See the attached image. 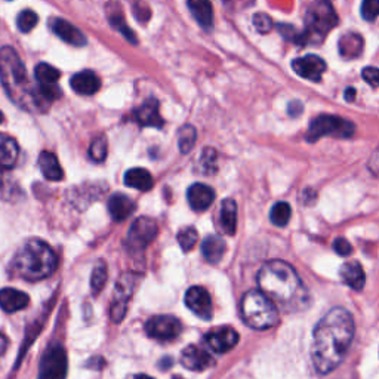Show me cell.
<instances>
[{"label": "cell", "instance_id": "obj_36", "mask_svg": "<svg viewBox=\"0 0 379 379\" xmlns=\"http://www.w3.org/2000/svg\"><path fill=\"white\" fill-rule=\"evenodd\" d=\"M39 23V16L34 11L26 9L16 18V26L23 33H30Z\"/></svg>", "mask_w": 379, "mask_h": 379}, {"label": "cell", "instance_id": "obj_42", "mask_svg": "<svg viewBox=\"0 0 379 379\" xmlns=\"http://www.w3.org/2000/svg\"><path fill=\"white\" fill-rule=\"evenodd\" d=\"M132 9H133L135 16L141 23H146L150 18V8L143 2V0H132Z\"/></svg>", "mask_w": 379, "mask_h": 379}, {"label": "cell", "instance_id": "obj_27", "mask_svg": "<svg viewBox=\"0 0 379 379\" xmlns=\"http://www.w3.org/2000/svg\"><path fill=\"white\" fill-rule=\"evenodd\" d=\"M19 147L14 138L0 133V168H14L18 162Z\"/></svg>", "mask_w": 379, "mask_h": 379}, {"label": "cell", "instance_id": "obj_16", "mask_svg": "<svg viewBox=\"0 0 379 379\" xmlns=\"http://www.w3.org/2000/svg\"><path fill=\"white\" fill-rule=\"evenodd\" d=\"M181 365L193 372H203L215 365L212 355L196 345H188L181 353Z\"/></svg>", "mask_w": 379, "mask_h": 379}, {"label": "cell", "instance_id": "obj_13", "mask_svg": "<svg viewBox=\"0 0 379 379\" xmlns=\"http://www.w3.org/2000/svg\"><path fill=\"white\" fill-rule=\"evenodd\" d=\"M292 69L299 77L311 82H320L326 71V63L323 58L317 55H305L303 58H295Z\"/></svg>", "mask_w": 379, "mask_h": 379}, {"label": "cell", "instance_id": "obj_48", "mask_svg": "<svg viewBox=\"0 0 379 379\" xmlns=\"http://www.w3.org/2000/svg\"><path fill=\"white\" fill-rule=\"evenodd\" d=\"M344 98L347 99L348 103L354 101V99H355V89L354 88H347L345 89V94H344Z\"/></svg>", "mask_w": 379, "mask_h": 379}, {"label": "cell", "instance_id": "obj_43", "mask_svg": "<svg viewBox=\"0 0 379 379\" xmlns=\"http://www.w3.org/2000/svg\"><path fill=\"white\" fill-rule=\"evenodd\" d=\"M362 77L365 79V81L369 85H372L375 88H379V69H376V67H366L362 71Z\"/></svg>", "mask_w": 379, "mask_h": 379}, {"label": "cell", "instance_id": "obj_20", "mask_svg": "<svg viewBox=\"0 0 379 379\" xmlns=\"http://www.w3.org/2000/svg\"><path fill=\"white\" fill-rule=\"evenodd\" d=\"M30 304V298L27 293L14 289V288H5L0 290V308L5 313H16L27 308Z\"/></svg>", "mask_w": 379, "mask_h": 379}, {"label": "cell", "instance_id": "obj_24", "mask_svg": "<svg viewBox=\"0 0 379 379\" xmlns=\"http://www.w3.org/2000/svg\"><path fill=\"white\" fill-rule=\"evenodd\" d=\"M339 274H341L343 282L354 290H362L365 283H366L365 271H363L362 266L355 261L345 263L341 267V271H339Z\"/></svg>", "mask_w": 379, "mask_h": 379}, {"label": "cell", "instance_id": "obj_11", "mask_svg": "<svg viewBox=\"0 0 379 379\" xmlns=\"http://www.w3.org/2000/svg\"><path fill=\"white\" fill-rule=\"evenodd\" d=\"M59 76H61L59 71L46 63L39 64L34 69V77L39 84V94H41L42 98L49 103L55 101V99L58 98H61L63 95L61 88L58 86Z\"/></svg>", "mask_w": 379, "mask_h": 379}, {"label": "cell", "instance_id": "obj_46", "mask_svg": "<svg viewBox=\"0 0 379 379\" xmlns=\"http://www.w3.org/2000/svg\"><path fill=\"white\" fill-rule=\"evenodd\" d=\"M301 113H303V104L301 103H299V101H293V103L289 104V114L292 117H295L298 114H301Z\"/></svg>", "mask_w": 379, "mask_h": 379}, {"label": "cell", "instance_id": "obj_6", "mask_svg": "<svg viewBox=\"0 0 379 379\" xmlns=\"http://www.w3.org/2000/svg\"><path fill=\"white\" fill-rule=\"evenodd\" d=\"M305 29L301 33L304 44H320L330 30L338 26V15L329 0H314L304 16Z\"/></svg>", "mask_w": 379, "mask_h": 379}, {"label": "cell", "instance_id": "obj_14", "mask_svg": "<svg viewBox=\"0 0 379 379\" xmlns=\"http://www.w3.org/2000/svg\"><path fill=\"white\" fill-rule=\"evenodd\" d=\"M186 305L190 311H193L197 317L203 320H211L213 307L209 292L202 286H193L186 293Z\"/></svg>", "mask_w": 379, "mask_h": 379}, {"label": "cell", "instance_id": "obj_30", "mask_svg": "<svg viewBox=\"0 0 379 379\" xmlns=\"http://www.w3.org/2000/svg\"><path fill=\"white\" fill-rule=\"evenodd\" d=\"M339 54L345 59H353L363 52V39L360 34L348 33L339 39Z\"/></svg>", "mask_w": 379, "mask_h": 379}, {"label": "cell", "instance_id": "obj_35", "mask_svg": "<svg viewBox=\"0 0 379 379\" xmlns=\"http://www.w3.org/2000/svg\"><path fill=\"white\" fill-rule=\"evenodd\" d=\"M18 191L19 190L11 179V176L0 171V201H12V198H16Z\"/></svg>", "mask_w": 379, "mask_h": 379}, {"label": "cell", "instance_id": "obj_23", "mask_svg": "<svg viewBox=\"0 0 379 379\" xmlns=\"http://www.w3.org/2000/svg\"><path fill=\"white\" fill-rule=\"evenodd\" d=\"M187 5L196 21L205 30L213 27V8L209 0H187Z\"/></svg>", "mask_w": 379, "mask_h": 379}, {"label": "cell", "instance_id": "obj_26", "mask_svg": "<svg viewBox=\"0 0 379 379\" xmlns=\"http://www.w3.org/2000/svg\"><path fill=\"white\" fill-rule=\"evenodd\" d=\"M227 245L219 236H208L202 243V253L205 259L211 264H218L226 255Z\"/></svg>", "mask_w": 379, "mask_h": 379}, {"label": "cell", "instance_id": "obj_25", "mask_svg": "<svg viewBox=\"0 0 379 379\" xmlns=\"http://www.w3.org/2000/svg\"><path fill=\"white\" fill-rule=\"evenodd\" d=\"M39 168H41L48 181H61L64 178V171L61 165H59L56 156L51 151H44L39 156Z\"/></svg>", "mask_w": 379, "mask_h": 379}, {"label": "cell", "instance_id": "obj_44", "mask_svg": "<svg viewBox=\"0 0 379 379\" xmlns=\"http://www.w3.org/2000/svg\"><path fill=\"white\" fill-rule=\"evenodd\" d=\"M333 251L339 255V256H348L353 252L351 245L345 241L343 237H338L336 241L333 242Z\"/></svg>", "mask_w": 379, "mask_h": 379}, {"label": "cell", "instance_id": "obj_29", "mask_svg": "<svg viewBox=\"0 0 379 379\" xmlns=\"http://www.w3.org/2000/svg\"><path fill=\"white\" fill-rule=\"evenodd\" d=\"M219 226L221 230L228 234L234 236L237 228V205L231 198H226L221 203V211H219Z\"/></svg>", "mask_w": 379, "mask_h": 379}, {"label": "cell", "instance_id": "obj_2", "mask_svg": "<svg viewBox=\"0 0 379 379\" xmlns=\"http://www.w3.org/2000/svg\"><path fill=\"white\" fill-rule=\"evenodd\" d=\"M259 290L285 311H298L307 305L308 290L293 267L283 261H270L258 273Z\"/></svg>", "mask_w": 379, "mask_h": 379}, {"label": "cell", "instance_id": "obj_22", "mask_svg": "<svg viewBox=\"0 0 379 379\" xmlns=\"http://www.w3.org/2000/svg\"><path fill=\"white\" fill-rule=\"evenodd\" d=\"M135 211L132 198L122 193H116L108 198V212L116 223H122L128 219Z\"/></svg>", "mask_w": 379, "mask_h": 379}, {"label": "cell", "instance_id": "obj_9", "mask_svg": "<svg viewBox=\"0 0 379 379\" xmlns=\"http://www.w3.org/2000/svg\"><path fill=\"white\" fill-rule=\"evenodd\" d=\"M157 233H158V227L154 219L147 218V216L138 218L129 228L128 238H126L128 248L132 251L146 249L157 237Z\"/></svg>", "mask_w": 379, "mask_h": 379}, {"label": "cell", "instance_id": "obj_49", "mask_svg": "<svg viewBox=\"0 0 379 379\" xmlns=\"http://www.w3.org/2000/svg\"><path fill=\"white\" fill-rule=\"evenodd\" d=\"M135 379H154V378H151L148 375H138V376H135Z\"/></svg>", "mask_w": 379, "mask_h": 379}, {"label": "cell", "instance_id": "obj_39", "mask_svg": "<svg viewBox=\"0 0 379 379\" xmlns=\"http://www.w3.org/2000/svg\"><path fill=\"white\" fill-rule=\"evenodd\" d=\"M362 16L366 21H375L379 16V0H363L362 4Z\"/></svg>", "mask_w": 379, "mask_h": 379}, {"label": "cell", "instance_id": "obj_5", "mask_svg": "<svg viewBox=\"0 0 379 379\" xmlns=\"http://www.w3.org/2000/svg\"><path fill=\"white\" fill-rule=\"evenodd\" d=\"M243 322L256 330H267L278 323V310L261 290H249L241 304Z\"/></svg>", "mask_w": 379, "mask_h": 379}, {"label": "cell", "instance_id": "obj_38", "mask_svg": "<svg viewBox=\"0 0 379 379\" xmlns=\"http://www.w3.org/2000/svg\"><path fill=\"white\" fill-rule=\"evenodd\" d=\"M110 24H111V27H114L118 33H122V36L126 37L131 44H133V45L138 44V41H136V37H135L133 31L128 27L126 21H125L123 16H122L121 14H114L113 16H110Z\"/></svg>", "mask_w": 379, "mask_h": 379}, {"label": "cell", "instance_id": "obj_10", "mask_svg": "<svg viewBox=\"0 0 379 379\" xmlns=\"http://www.w3.org/2000/svg\"><path fill=\"white\" fill-rule=\"evenodd\" d=\"M146 332L158 341H172L183 332V325L173 315H154L146 323Z\"/></svg>", "mask_w": 379, "mask_h": 379}, {"label": "cell", "instance_id": "obj_17", "mask_svg": "<svg viewBox=\"0 0 379 379\" xmlns=\"http://www.w3.org/2000/svg\"><path fill=\"white\" fill-rule=\"evenodd\" d=\"M51 29L59 39H61V41H64L69 45L81 48V46H85L88 44L85 34L81 30H79L77 27H74L71 23L66 21V19H63V18L52 19Z\"/></svg>", "mask_w": 379, "mask_h": 379}, {"label": "cell", "instance_id": "obj_28", "mask_svg": "<svg viewBox=\"0 0 379 379\" xmlns=\"http://www.w3.org/2000/svg\"><path fill=\"white\" fill-rule=\"evenodd\" d=\"M125 184L139 191H148L153 188V175L144 168H132L125 173Z\"/></svg>", "mask_w": 379, "mask_h": 379}, {"label": "cell", "instance_id": "obj_47", "mask_svg": "<svg viewBox=\"0 0 379 379\" xmlns=\"http://www.w3.org/2000/svg\"><path fill=\"white\" fill-rule=\"evenodd\" d=\"M6 348H8V339L2 332H0V355L5 354Z\"/></svg>", "mask_w": 379, "mask_h": 379}, {"label": "cell", "instance_id": "obj_12", "mask_svg": "<svg viewBox=\"0 0 379 379\" xmlns=\"http://www.w3.org/2000/svg\"><path fill=\"white\" fill-rule=\"evenodd\" d=\"M135 276L133 274H126L123 276L121 281H118L117 286H116V293L113 298V304H111V318L118 323L123 320V317L126 315V310H128V301L129 298L133 292L135 288Z\"/></svg>", "mask_w": 379, "mask_h": 379}, {"label": "cell", "instance_id": "obj_4", "mask_svg": "<svg viewBox=\"0 0 379 379\" xmlns=\"http://www.w3.org/2000/svg\"><path fill=\"white\" fill-rule=\"evenodd\" d=\"M58 264L54 249L37 238L26 242L12 259L14 273L29 282H39L49 277Z\"/></svg>", "mask_w": 379, "mask_h": 379}, {"label": "cell", "instance_id": "obj_50", "mask_svg": "<svg viewBox=\"0 0 379 379\" xmlns=\"http://www.w3.org/2000/svg\"><path fill=\"white\" fill-rule=\"evenodd\" d=\"M4 118H5V117H4V113H2V111H0V123H2V122H4Z\"/></svg>", "mask_w": 379, "mask_h": 379}, {"label": "cell", "instance_id": "obj_31", "mask_svg": "<svg viewBox=\"0 0 379 379\" xmlns=\"http://www.w3.org/2000/svg\"><path fill=\"white\" fill-rule=\"evenodd\" d=\"M292 215V209L289 203L278 202L271 208L270 212V221L277 227H285L289 224V219Z\"/></svg>", "mask_w": 379, "mask_h": 379}, {"label": "cell", "instance_id": "obj_32", "mask_svg": "<svg viewBox=\"0 0 379 379\" xmlns=\"http://www.w3.org/2000/svg\"><path fill=\"white\" fill-rule=\"evenodd\" d=\"M107 278H108V271H107V266L104 261H99L94 271H92V277H91V289L95 295H98L99 292H103L106 283H107Z\"/></svg>", "mask_w": 379, "mask_h": 379}, {"label": "cell", "instance_id": "obj_37", "mask_svg": "<svg viewBox=\"0 0 379 379\" xmlns=\"http://www.w3.org/2000/svg\"><path fill=\"white\" fill-rule=\"evenodd\" d=\"M178 243L184 252L193 251L197 243V231L194 227H186L178 233Z\"/></svg>", "mask_w": 379, "mask_h": 379}, {"label": "cell", "instance_id": "obj_15", "mask_svg": "<svg viewBox=\"0 0 379 379\" xmlns=\"http://www.w3.org/2000/svg\"><path fill=\"white\" fill-rule=\"evenodd\" d=\"M205 341L212 351L227 353L237 345L238 333L233 328L224 326V328L213 329L209 333H206Z\"/></svg>", "mask_w": 379, "mask_h": 379}, {"label": "cell", "instance_id": "obj_1", "mask_svg": "<svg viewBox=\"0 0 379 379\" xmlns=\"http://www.w3.org/2000/svg\"><path fill=\"white\" fill-rule=\"evenodd\" d=\"M354 320L344 308L330 310L317 323L313 335L311 358L318 373L326 375L335 370L353 343Z\"/></svg>", "mask_w": 379, "mask_h": 379}, {"label": "cell", "instance_id": "obj_45", "mask_svg": "<svg viewBox=\"0 0 379 379\" xmlns=\"http://www.w3.org/2000/svg\"><path fill=\"white\" fill-rule=\"evenodd\" d=\"M369 169L379 176V148L373 153L372 158H370V162H369Z\"/></svg>", "mask_w": 379, "mask_h": 379}, {"label": "cell", "instance_id": "obj_3", "mask_svg": "<svg viewBox=\"0 0 379 379\" xmlns=\"http://www.w3.org/2000/svg\"><path fill=\"white\" fill-rule=\"evenodd\" d=\"M0 81L16 106L26 110L41 108L37 95L30 86L26 66L11 46L0 49Z\"/></svg>", "mask_w": 379, "mask_h": 379}, {"label": "cell", "instance_id": "obj_7", "mask_svg": "<svg viewBox=\"0 0 379 379\" xmlns=\"http://www.w3.org/2000/svg\"><path fill=\"white\" fill-rule=\"evenodd\" d=\"M355 132V126L353 122L347 121L339 116L322 114L317 116L310 123L305 139L308 143H315L317 139L325 136L333 138H351Z\"/></svg>", "mask_w": 379, "mask_h": 379}, {"label": "cell", "instance_id": "obj_34", "mask_svg": "<svg viewBox=\"0 0 379 379\" xmlns=\"http://www.w3.org/2000/svg\"><path fill=\"white\" fill-rule=\"evenodd\" d=\"M108 153V144H107V139L106 136H98L96 139H94V143L89 147V157L95 163H101L106 161Z\"/></svg>", "mask_w": 379, "mask_h": 379}, {"label": "cell", "instance_id": "obj_18", "mask_svg": "<svg viewBox=\"0 0 379 379\" xmlns=\"http://www.w3.org/2000/svg\"><path fill=\"white\" fill-rule=\"evenodd\" d=\"M135 121L147 128H162L163 118L158 113V101L156 98H150L147 101L135 111Z\"/></svg>", "mask_w": 379, "mask_h": 379}, {"label": "cell", "instance_id": "obj_19", "mask_svg": "<svg viewBox=\"0 0 379 379\" xmlns=\"http://www.w3.org/2000/svg\"><path fill=\"white\" fill-rule=\"evenodd\" d=\"M187 198L191 209L197 212H203L215 201V191L206 184H193L187 191Z\"/></svg>", "mask_w": 379, "mask_h": 379}, {"label": "cell", "instance_id": "obj_41", "mask_svg": "<svg viewBox=\"0 0 379 379\" xmlns=\"http://www.w3.org/2000/svg\"><path fill=\"white\" fill-rule=\"evenodd\" d=\"M202 165L205 173H213L216 171V153L212 148H206L202 156Z\"/></svg>", "mask_w": 379, "mask_h": 379}, {"label": "cell", "instance_id": "obj_40", "mask_svg": "<svg viewBox=\"0 0 379 379\" xmlns=\"http://www.w3.org/2000/svg\"><path fill=\"white\" fill-rule=\"evenodd\" d=\"M253 26L256 29L258 33H270L271 29H273V21H271V18L267 15V14H263V12H259V14H255L253 15Z\"/></svg>", "mask_w": 379, "mask_h": 379}, {"label": "cell", "instance_id": "obj_8", "mask_svg": "<svg viewBox=\"0 0 379 379\" xmlns=\"http://www.w3.org/2000/svg\"><path fill=\"white\" fill-rule=\"evenodd\" d=\"M69 358L63 345H51L42 355L37 379H66Z\"/></svg>", "mask_w": 379, "mask_h": 379}, {"label": "cell", "instance_id": "obj_21", "mask_svg": "<svg viewBox=\"0 0 379 379\" xmlns=\"http://www.w3.org/2000/svg\"><path fill=\"white\" fill-rule=\"evenodd\" d=\"M70 85L73 91L77 94L94 95L99 91V88H101V81H99V77L94 71L84 70L71 77Z\"/></svg>", "mask_w": 379, "mask_h": 379}, {"label": "cell", "instance_id": "obj_33", "mask_svg": "<svg viewBox=\"0 0 379 379\" xmlns=\"http://www.w3.org/2000/svg\"><path fill=\"white\" fill-rule=\"evenodd\" d=\"M196 139H197V132L191 125H187L181 131H179L178 146H179V150H181V153H184V154L190 153L196 144Z\"/></svg>", "mask_w": 379, "mask_h": 379}]
</instances>
